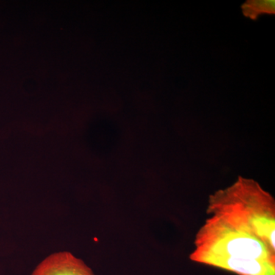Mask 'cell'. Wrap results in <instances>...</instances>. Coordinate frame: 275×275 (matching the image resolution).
Wrapping results in <instances>:
<instances>
[{"label":"cell","mask_w":275,"mask_h":275,"mask_svg":"<svg viewBox=\"0 0 275 275\" xmlns=\"http://www.w3.org/2000/svg\"><path fill=\"white\" fill-rule=\"evenodd\" d=\"M190 259L238 275H275V251L263 241L210 215L197 232Z\"/></svg>","instance_id":"obj_1"},{"label":"cell","mask_w":275,"mask_h":275,"mask_svg":"<svg viewBox=\"0 0 275 275\" xmlns=\"http://www.w3.org/2000/svg\"><path fill=\"white\" fill-rule=\"evenodd\" d=\"M206 213L263 241L275 251V200L257 181L239 176L209 195Z\"/></svg>","instance_id":"obj_2"},{"label":"cell","mask_w":275,"mask_h":275,"mask_svg":"<svg viewBox=\"0 0 275 275\" xmlns=\"http://www.w3.org/2000/svg\"><path fill=\"white\" fill-rule=\"evenodd\" d=\"M30 275H96L83 259L68 251L51 253L42 259Z\"/></svg>","instance_id":"obj_3"},{"label":"cell","mask_w":275,"mask_h":275,"mask_svg":"<svg viewBox=\"0 0 275 275\" xmlns=\"http://www.w3.org/2000/svg\"><path fill=\"white\" fill-rule=\"evenodd\" d=\"M274 0H256L247 3L245 11L247 15H256L259 13H274Z\"/></svg>","instance_id":"obj_4"}]
</instances>
